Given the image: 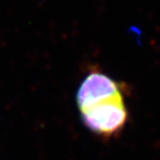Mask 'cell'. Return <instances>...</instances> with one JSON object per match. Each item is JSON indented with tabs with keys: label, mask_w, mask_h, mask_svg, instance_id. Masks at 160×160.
Returning <instances> with one entry per match:
<instances>
[{
	"label": "cell",
	"mask_w": 160,
	"mask_h": 160,
	"mask_svg": "<svg viewBox=\"0 0 160 160\" xmlns=\"http://www.w3.org/2000/svg\"><path fill=\"white\" fill-rule=\"evenodd\" d=\"M79 113L85 127L102 138L119 134L128 121L125 97L101 101Z\"/></svg>",
	"instance_id": "6da1fadb"
},
{
	"label": "cell",
	"mask_w": 160,
	"mask_h": 160,
	"mask_svg": "<svg viewBox=\"0 0 160 160\" xmlns=\"http://www.w3.org/2000/svg\"><path fill=\"white\" fill-rule=\"evenodd\" d=\"M128 85L111 77L98 68H91L79 84L75 99L81 111L101 101L127 97Z\"/></svg>",
	"instance_id": "7a4b0ae2"
}]
</instances>
